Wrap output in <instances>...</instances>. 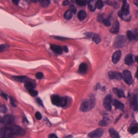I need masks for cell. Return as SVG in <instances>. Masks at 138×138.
I'll list each match as a JSON object with an SVG mask.
<instances>
[{
    "instance_id": "1",
    "label": "cell",
    "mask_w": 138,
    "mask_h": 138,
    "mask_svg": "<svg viewBox=\"0 0 138 138\" xmlns=\"http://www.w3.org/2000/svg\"><path fill=\"white\" fill-rule=\"evenodd\" d=\"M118 15L121 19L126 21H128L131 19L129 4L126 1H124L121 11L118 12Z\"/></svg>"
},
{
    "instance_id": "2",
    "label": "cell",
    "mask_w": 138,
    "mask_h": 138,
    "mask_svg": "<svg viewBox=\"0 0 138 138\" xmlns=\"http://www.w3.org/2000/svg\"><path fill=\"white\" fill-rule=\"evenodd\" d=\"M52 103L54 105L64 107L66 106L68 103V99L66 97H62L57 94H53L51 97Z\"/></svg>"
},
{
    "instance_id": "3",
    "label": "cell",
    "mask_w": 138,
    "mask_h": 138,
    "mask_svg": "<svg viewBox=\"0 0 138 138\" xmlns=\"http://www.w3.org/2000/svg\"><path fill=\"white\" fill-rule=\"evenodd\" d=\"M96 100L92 97L89 99H87L82 102L81 105L80 109L83 112H88L93 109L95 105Z\"/></svg>"
},
{
    "instance_id": "4",
    "label": "cell",
    "mask_w": 138,
    "mask_h": 138,
    "mask_svg": "<svg viewBox=\"0 0 138 138\" xmlns=\"http://www.w3.org/2000/svg\"><path fill=\"white\" fill-rule=\"evenodd\" d=\"M127 42V41L125 36L119 35L116 37L115 39L114 42V46L116 48H122L125 46Z\"/></svg>"
},
{
    "instance_id": "5",
    "label": "cell",
    "mask_w": 138,
    "mask_h": 138,
    "mask_svg": "<svg viewBox=\"0 0 138 138\" xmlns=\"http://www.w3.org/2000/svg\"><path fill=\"white\" fill-rule=\"evenodd\" d=\"M9 128L12 131L13 134H15L19 136H23L26 133V132L24 130L18 126L13 125L10 127Z\"/></svg>"
},
{
    "instance_id": "6",
    "label": "cell",
    "mask_w": 138,
    "mask_h": 138,
    "mask_svg": "<svg viewBox=\"0 0 138 138\" xmlns=\"http://www.w3.org/2000/svg\"><path fill=\"white\" fill-rule=\"evenodd\" d=\"M113 97L111 94H107L105 96L103 102L104 107L108 111H111L112 108Z\"/></svg>"
},
{
    "instance_id": "7",
    "label": "cell",
    "mask_w": 138,
    "mask_h": 138,
    "mask_svg": "<svg viewBox=\"0 0 138 138\" xmlns=\"http://www.w3.org/2000/svg\"><path fill=\"white\" fill-rule=\"evenodd\" d=\"M104 131L101 128H97L89 133L88 137L89 138H101L103 135Z\"/></svg>"
},
{
    "instance_id": "8",
    "label": "cell",
    "mask_w": 138,
    "mask_h": 138,
    "mask_svg": "<svg viewBox=\"0 0 138 138\" xmlns=\"http://www.w3.org/2000/svg\"><path fill=\"white\" fill-rule=\"evenodd\" d=\"M122 79L128 85H131L132 83V77L131 72L128 70L124 71L122 75Z\"/></svg>"
},
{
    "instance_id": "9",
    "label": "cell",
    "mask_w": 138,
    "mask_h": 138,
    "mask_svg": "<svg viewBox=\"0 0 138 138\" xmlns=\"http://www.w3.org/2000/svg\"><path fill=\"white\" fill-rule=\"evenodd\" d=\"M85 35L87 37L92 39L96 44H99L101 42V37L97 34L93 32H87L85 33Z\"/></svg>"
},
{
    "instance_id": "10",
    "label": "cell",
    "mask_w": 138,
    "mask_h": 138,
    "mask_svg": "<svg viewBox=\"0 0 138 138\" xmlns=\"http://www.w3.org/2000/svg\"><path fill=\"white\" fill-rule=\"evenodd\" d=\"M24 86L28 90L30 89H34L37 86V83L35 80L28 78L24 82Z\"/></svg>"
},
{
    "instance_id": "11",
    "label": "cell",
    "mask_w": 138,
    "mask_h": 138,
    "mask_svg": "<svg viewBox=\"0 0 138 138\" xmlns=\"http://www.w3.org/2000/svg\"><path fill=\"white\" fill-rule=\"evenodd\" d=\"M0 134L1 137L3 138H10L13 135L10 128L4 127L0 130Z\"/></svg>"
},
{
    "instance_id": "12",
    "label": "cell",
    "mask_w": 138,
    "mask_h": 138,
    "mask_svg": "<svg viewBox=\"0 0 138 138\" xmlns=\"http://www.w3.org/2000/svg\"><path fill=\"white\" fill-rule=\"evenodd\" d=\"M14 120V117L10 115H7L2 118L1 122L5 125H9L13 122Z\"/></svg>"
},
{
    "instance_id": "13",
    "label": "cell",
    "mask_w": 138,
    "mask_h": 138,
    "mask_svg": "<svg viewBox=\"0 0 138 138\" xmlns=\"http://www.w3.org/2000/svg\"><path fill=\"white\" fill-rule=\"evenodd\" d=\"M108 76L111 79H117L120 80L122 79V74L118 72L109 71L108 73Z\"/></svg>"
},
{
    "instance_id": "14",
    "label": "cell",
    "mask_w": 138,
    "mask_h": 138,
    "mask_svg": "<svg viewBox=\"0 0 138 138\" xmlns=\"http://www.w3.org/2000/svg\"><path fill=\"white\" fill-rule=\"evenodd\" d=\"M130 105L132 109L134 111L138 110V98L136 94H134L132 96L130 101Z\"/></svg>"
},
{
    "instance_id": "15",
    "label": "cell",
    "mask_w": 138,
    "mask_h": 138,
    "mask_svg": "<svg viewBox=\"0 0 138 138\" xmlns=\"http://www.w3.org/2000/svg\"><path fill=\"white\" fill-rule=\"evenodd\" d=\"M50 47L51 49L53 52H54L55 53L60 55L62 54V52H63L62 48L61 46L50 44Z\"/></svg>"
},
{
    "instance_id": "16",
    "label": "cell",
    "mask_w": 138,
    "mask_h": 138,
    "mask_svg": "<svg viewBox=\"0 0 138 138\" xmlns=\"http://www.w3.org/2000/svg\"><path fill=\"white\" fill-rule=\"evenodd\" d=\"M119 27H120V24H119V22H118V20H116L113 23L112 26L110 30V31L111 33L117 34L119 31Z\"/></svg>"
},
{
    "instance_id": "17",
    "label": "cell",
    "mask_w": 138,
    "mask_h": 138,
    "mask_svg": "<svg viewBox=\"0 0 138 138\" xmlns=\"http://www.w3.org/2000/svg\"><path fill=\"white\" fill-rule=\"evenodd\" d=\"M126 35L127 38L130 41L137 40L138 39L137 32L134 33V32H133L132 31L128 30L127 32Z\"/></svg>"
},
{
    "instance_id": "18",
    "label": "cell",
    "mask_w": 138,
    "mask_h": 138,
    "mask_svg": "<svg viewBox=\"0 0 138 138\" xmlns=\"http://www.w3.org/2000/svg\"><path fill=\"white\" fill-rule=\"evenodd\" d=\"M120 51H117L114 53L112 56V61L114 64H117L120 60L121 57Z\"/></svg>"
},
{
    "instance_id": "19",
    "label": "cell",
    "mask_w": 138,
    "mask_h": 138,
    "mask_svg": "<svg viewBox=\"0 0 138 138\" xmlns=\"http://www.w3.org/2000/svg\"><path fill=\"white\" fill-rule=\"evenodd\" d=\"M113 105L117 109L122 110L124 109V105L123 104L120 102L119 101L117 100H114L112 102Z\"/></svg>"
},
{
    "instance_id": "20",
    "label": "cell",
    "mask_w": 138,
    "mask_h": 138,
    "mask_svg": "<svg viewBox=\"0 0 138 138\" xmlns=\"http://www.w3.org/2000/svg\"><path fill=\"white\" fill-rule=\"evenodd\" d=\"M88 67L86 64L85 63H82L81 64L79 67V72L81 74H85L87 72Z\"/></svg>"
},
{
    "instance_id": "21",
    "label": "cell",
    "mask_w": 138,
    "mask_h": 138,
    "mask_svg": "<svg viewBox=\"0 0 138 138\" xmlns=\"http://www.w3.org/2000/svg\"><path fill=\"white\" fill-rule=\"evenodd\" d=\"M134 62L133 56L131 54H128L126 56L124 59V62L128 65H131Z\"/></svg>"
},
{
    "instance_id": "22",
    "label": "cell",
    "mask_w": 138,
    "mask_h": 138,
    "mask_svg": "<svg viewBox=\"0 0 138 138\" xmlns=\"http://www.w3.org/2000/svg\"><path fill=\"white\" fill-rule=\"evenodd\" d=\"M96 0H92L89 1L88 3V7L91 12H93L95 11L96 8Z\"/></svg>"
},
{
    "instance_id": "23",
    "label": "cell",
    "mask_w": 138,
    "mask_h": 138,
    "mask_svg": "<svg viewBox=\"0 0 138 138\" xmlns=\"http://www.w3.org/2000/svg\"><path fill=\"white\" fill-rule=\"evenodd\" d=\"M113 92L119 98H121L122 97H126L124 92L121 89H119L117 88H114L113 89Z\"/></svg>"
},
{
    "instance_id": "24",
    "label": "cell",
    "mask_w": 138,
    "mask_h": 138,
    "mask_svg": "<svg viewBox=\"0 0 138 138\" xmlns=\"http://www.w3.org/2000/svg\"><path fill=\"white\" fill-rule=\"evenodd\" d=\"M12 77L16 81L21 83H24L26 79L28 78V77L25 76H12Z\"/></svg>"
},
{
    "instance_id": "25",
    "label": "cell",
    "mask_w": 138,
    "mask_h": 138,
    "mask_svg": "<svg viewBox=\"0 0 138 138\" xmlns=\"http://www.w3.org/2000/svg\"><path fill=\"white\" fill-rule=\"evenodd\" d=\"M109 134L112 138H119V134L117 131L113 128H111L109 130Z\"/></svg>"
},
{
    "instance_id": "26",
    "label": "cell",
    "mask_w": 138,
    "mask_h": 138,
    "mask_svg": "<svg viewBox=\"0 0 138 138\" xmlns=\"http://www.w3.org/2000/svg\"><path fill=\"white\" fill-rule=\"evenodd\" d=\"M77 17L80 21L84 20L86 17V13L84 10H80L78 13Z\"/></svg>"
},
{
    "instance_id": "27",
    "label": "cell",
    "mask_w": 138,
    "mask_h": 138,
    "mask_svg": "<svg viewBox=\"0 0 138 138\" xmlns=\"http://www.w3.org/2000/svg\"><path fill=\"white\" fill-rule=\"evenodd\" d=\"M105 2L106 4L113 6L116 9H118L119 7V4L118 3V2L116 1L107 0V1H105Z\"/></svg>"
},
{
    "instance_id": "28",
    "label": "cell",
    "mask_w": 138,
    "mask_h": 138,
    "mask_svg": "<svg viewBox=\"0 0 138 138\" xmlns=\"http://www.w3.org/2000/svg\"><path fill=\"white\" fill-rule=\"evenodd\" d=\"M106 26H110L111 25V17L109 16L106 18H103L102 22Z\"/></svg>"
},
{
    "instance_id": "29",
    "label": "cell",
    "mask_w": 138,
    "mask_h": 138,
    "mask_svg": "<svg viewBox=\"0 0 138 138\" xmlns=\"http://www.w3.org/2000/svg\"><path fill=\"white\" fill-rule=\"evenodd\" d=\"M73 17V13L70 10H68L64 15V17L67 20H69L72 18Z\"/></svg>"
},
{
    "instance_id": "30",
    "label": "cell",
    "mask_w": 138,
    "mask_h": 138,
    "mask_svg": "<svg viewBox=\"0 0 138 138\" xmlns=\"http://www.w3.org/2000/svg\"><path fill=\"white\" fill-rule=\"evenodd\" d=\"M39 2L41 5L43 7H48L50 3V1L47 0H39Z\"/></svg>"
},
{
    "instance_id": "31",
    "label": "cell",
    "mask_w": 138,
    "mask_h": 138,
    "mask_svg": "<svg viewBox=\"0 0 138 138\" xmlns=\"http://www.w3.org/2000/svg\"><path fill=\"white\" fill-rule=\"evenodd\" d=\"M9 47L10 46L7 44H3V45H0V52L6 51L9 49Z\"/></svg>"
},
{
    "instance_id": "32",
    "label": "cell",
    "mask_w": 138,
    "mask_h": 138,
    "mask_svg": "<svg viewBox=\"0 0 138 138\" xmlns=\"http://www.w3.org/2000/svg\"><path fill=\"white\" fill-rule=\"evenodd\" d=\"M77 4L79 6H84L86 5V4L88 3V1L87 0H77L76 1Z\"/></svg>"
},
{
    "instance_id": "33",
    "label": "cell",
    "mask_w": 138,
    "mask_h": 138,
    "mask_svg": "<svg viewBox=\"0 0 138 138\" xmlns=\"http://www.w3.org/2000/svg\"><path fill=\"white\" fill-rule=\"evenodd\" d=\"M138 127L136 126H132L131 128L130 129V132L131 134H135L138 132Z\"/></svg>"
},
{
    "instance_id": "34",
    "label": "cell",
    "mask_w": 138,
    "mask_h": 138,
    "mask_svg": "<svg viewBox=\"0 0 138 138\" xmlns=\"http://www.w3.org/2000/svg\"><path fill=\"white\" fill-rule=\"evenodd\" d=\"M104 4L102 0H98L96 1V7L98 9H101L103 7Z\"/></svg>"
},
{
    "instance_id": "35",
    "label": "cell",
    "mask_w": 138,
    "mask_h": 138,
    "mask_svg": "<svg viewBox=\"0 0 138 138\" xmlns=\"http://www.w3.org/2000/svg\"><path fill=\"white\" fill-rule=\"evenodd\" d=\"M28 92L30 95L33 97L37 96L38 94V92L37 91L35 90L34 89H30L28 90Z\"/></svg>"
},
{
    "instance_id": "36",
    "label": "cell",
    "mask_w": 138,
    "mask_h": 138,
    "mask_svg": "<svg viewBox=\"0 0 138 138\" xmlns=\"http://www.w3.org/2000/svg\"><path fill=\"white\" fill-rule=\"evenodd\" d=\"M99 125L101 126H105L107 125V122L106 121V119L104 118L102 120H101L99 122Z\"/></svg>"
},
{
    "instance_id": "37",
    "label": "cell",
    "mask_w": 138,
    "mask_h": 138,
    "mask_svg": "<svg viewBox=\"0 0 138 138\" xmlns=\"http://www.w3.org/2000/svg\"><path fill=\"white\" fill-rule=\"evenodd\" d=\"M7 110V108L5 105H0V112L6 113Z\"/></svg>"
},
{
    "instance_id": "38",
    "label": "cell",
    "mask_w": 138,
    "mask_h": 138,
    "mask_svg": "<svg viewBox=\"0 0 138 138\" xmlns=\"http://www.w3.org/2000/svg\"><path fill=\"white\" fill-rule=\"evenodd\" d=\"M43 77L44 75L42 72H38L36 73V77L37 79H42V78H43Z\"/></svg>"
},
{
    "instance_id": "39",
    "label": "cell",
    "mask_w": 138,
    "mask_h": 138,
    "mask_svg": "<svg viewBox=\"0 0 138 138\" xmlns=\"http://www.w3.org/2000/svg\"><path fill=\"white\" fill-rule=\"evenodd\" d=\"M70 10L71 11V12H72V13H74V14H76L77 12V9L73 4H71L70 5Z\"/></svg>"
},
{
    "instance_id": "40",
    "label": "cell",
    "mask_w": 138,
    "mask_h": 138,
    "mask_svg": "<svg viewBox=\"0 0 138 138\" xmlns=\"http://www.w3.org/2000/svg\"><path fill=\"white\" fill-rule=\"evenodd\" d=\"M35 116V118H36V119H38V120H40L42 118V115L40 113H39V112H36Z\"/></svg>"
},
{
    "instance_id": "41",
    "label": "cell",
    "mask_w": 138,
    "mask_h": 138,
    "mask_svg": "<svg viewBox=\"0 0 138 138\" xmlns=\"http://www.w3.org/2000/svg\"><path fill=\"white\" fill-rule=\"evenodd\" d=\"M10 100H11V104L12 106H13V107L16 106V103L15 102L14 98L11 97V99Z\"/></svg>"
},
{
    "instance_id": "42",
    "label": "cell",
    "mask_w": 138,
    "mask_h": 138,
    "mask_svg": "<svg viewBox=\"0 0 138 138\" xmlns=\"http://www.w3.org/2000/svg\"><path fill=\"white\" fill-rule=\"evenodd\" d=\"M37 102L39 104V105L43 106V101H42L41 100V99L40 98H37Z\"/></svg>"
},
{
    "instance_id": "43",
    "label": "cell",
    "mask_w": 138,
    "mask_h": 138,
    "mask_svg": "<svg viewBox=\"0 0 138 138\" xmlns=\"http://www.w3.org/2000/svg\"><path fill=\"white\" fill-rule=\"evenodd\" d=\"M62 50L64 51L66 53H67L68 52H69V49L66 46H64L62 48Z\"/></svg>"
},
{
    "instance_id": "44",
    "label": "cell",
    "mask_w": 138,
    "mask_h": 138,
    "mask_svg": "<svg viewBox=\"0 0 138 138\" xmlns=\"http://www.w3.org/2000/svg\"><path fill=\"white\" fill-rule=\"evenodd\" d=\"M49 138H58V137L54 134H51L49 135Z\"/></svg>"
},
{
    "instance_id": "45",
    "label": "cell",
    "mask_w": 138,
    "mask_h": 138,
    "mask_svg": "<svg viewBox=\"0 0 138 138\" xmlns=\"http://www.w3.org/2000/svg\"><path fill=\"white\" fill-rule=\"evenodd\" d=\"M63 4L64 5H65V6L68 5L69 4V1H68V0H65V1L63 2Z\"/></svg>"
},
{
    "instance_id": "46",
    "label": "cell",
    "mask_w": 138,
    "mask_h": 138,
    "mask_svg": "<svg viewBox=\"0 0 138 138\" xmlns=\"http://www.w3.org/2000/svg\"><path fill=\"white\" fill-rule=\"evenodd\" d=\"M0 95H1L2 96H3V98H4V99H5L6 100H7V95L4 94V93H0Z\"/></svg>"
},
{
    "instance_id": "47",
    "label": "cell",
    "mask_w": 138,
    "mask_h": 138,
    "mask_svg": "<svg viewBox=\"0 0 138 138\" xmlns=\"http://www.w3.org/2000/svg\"><path fill=\"white\" fill-rule=\"evenodd\" d=\"M19 1H20L19 0H13V1H12V2L16 5H17L19 4Z\"/></svg>"
},
{
    "instance_id": "48",
    "label": "cell",
    "mask_w": 138,
    "mask_h": 138,
    "mask_svg": "<svg viewBox=\"0 0 138 138\" xmlns=\"http://www.w3.org/2000/svg\"><path fill=\"white\" fill-rule=\"evenodd\" d=\"M66 138H73V135H69L66 137Z\"/></svg>"
},
{
    "instance_id": "49",
    "label": "cell",
    "mask_w": 138,
    "mask_h": 138,
    "mask_svg": "<svg viewBox=\"0 0 138 138\" xmlns=\"http://www.w3.org/2000/svg\"><path fill=\"white\" fill-rule=\"evenodd\" d=\"M134 4H136V5H137V6H138V0H135V1H134Z\"/></svg>"
},
{
    "instance_id": "50",
    "label": "cell",
    "mask_w": 138,
    "mask_h": 138,
    "mask_svg": "<svg viewBox=\"0 0 138 138\" xmlns=\"http://www.w3.org/2000/svg\"><path fill=\"white\" fill-rule=\"evenodd\" d=\"M1 120H2V118L0 116V122H1Z\"/></svg>"
}]
</instances>
